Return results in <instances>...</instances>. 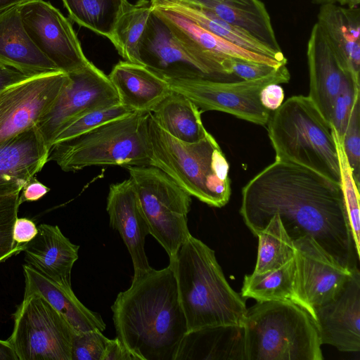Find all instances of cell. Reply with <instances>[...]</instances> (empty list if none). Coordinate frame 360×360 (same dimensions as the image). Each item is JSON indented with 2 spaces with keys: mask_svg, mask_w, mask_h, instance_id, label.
<instances>
[{
  "mask_svg": "<svg viewBox=\"0 0 360 360\" xmlns=\"http://www.w3.org/2000/svg\"><path fill=\"white\" fill-rule=\"evenodd\" d=\"M240 214L255 236L278 215L292 240L309 236L342 266L359 267L340 184L310 169L275 160L243 188Z\"/></svg>",
  "mask_w": 360,
  "mask_h": 360,
  "instance_id": "cell-1",
  "label": "cell"
},
{
  "mask_svg": "<svg viewBox=\"0 0 360 360\" xmlns=\"http://www.w3.org/2000/svg\"><path fill=\"white\" fill-rule=\"evenodd\" d=\"M111 309L117 338L139 360H174L188 330L169 264L133 276Z\"/></svg>",
  "mask_w": 360,
  "mask_h": 360,
  "instance_id": "cell-2",
  "label": "cell"
},
{
  "mask_svg": "<svg viewBox=\"0 0 360 360\" xmlns=\"http://www.w3.org/2000/svg\"><path fill=\"white\" fill-rule=\"evenodd\" d=\"M169 265L175 274L188 331L242 325L245 301L227 282L213 250L191 234Z\"/></svg>",
  "mask_w": 360,
  "mask_h": 360,
  "instance_id": "cell-3",
  "label": "cell"
},
{
  "mask_svg": "<svg viewBox=\"0 0 360 360\" xmlns=\"http://www.w3.org/2000/svg\"><path fill=\"white\" fill-rule=\"evenodd\" d=\"M150 166L158 167L191 196L215 207L231 197L229 166L214 136L207 133L195 143L181 141L147 115Z\"/></svg>",
  "mask_w": 360,
  "mask_h": 360,
  "instance_id": "cell-4",
  "label": "cell"
},
{
  "mask_svg": "<svg viewBox=\"0 0 360 360\" xmlns=\"http://www.w3.org/2000/svg\"><path fill=\"white\" fill-rule=\"evenodd\" d=\"M245 360H322L315 323L301 306L288 300L257 302L247 309Z\"/></svg>",
  "mask_w": 360,
  "mask_h": 360,
  "instance_id": "cell-5",
  "label": "cell"
},
{
  "mask_svg": "<svg viewBox=\"0 0 360 360\" xmlns=\"http://www.w3.org/2000/svg\"><path fill=\"white\" fill-rule=\"evenodd\" d=\"M267 124L276 160L302 165L340 184L332 126L308 96L288 98Z\"/></svg>",
  "mask_w": 360,
  "mask_h": 360,
  "instance_id": "cell-6",
  "label": "cell"
},
{
  "mask_svg": "<svg viewBox=\"0 0 360 360\" xmlns=\"http://www.w3.org/2000/svg\"><path fill=\"white\" fill-rule=\"evenodd\" d=\"M148 113L134 112L53 145L48 161L55 162L65 172L96 165L149 166Z\"/></svg>",
  "mask_w": 360,
  "mask_h": 360,
  "instance_id": "cell-7",
  "label": "cell"
},
{
  "mask_svg": "<svg viewBox=\"0 0 360 360\" xmlns=\"http://www.w3.org/2000/svg\"><path fill=\"white\" fill-rule=\"evenodd\" d=\"M149 234L173 262L191 235L188 214L191 195L154 166H126Z\"/></svg>",
  "mask_w": 360,
  "mask_h": 360,
  "instance_id": "cell-8",
  "label": "cell"
},
{
  "mask_svg": "<svg viewBox=\"0 0 360 360\" xmlns=\"http://www.w3.org/2000/svg\"><path fill=\"white\" fill-rule=\"evenodd\" d=\"M7 340L18 360H72L75 330L41 295L25 293Z\"/></svg>",
  "mask_w": 360,
  "mask_h": 360,
  "instance_id": "cell-9",
  "label": "cell"
},
{
  "mask_svg": "<svg viewBox=\"0 0 360 360\" xmlns=\"http://www.w3.org/2000/svg\"><path fill=\"white\" fill-rule=\"evenodd\" d=\"M290 79L286 65L274 73L256 79L216 81L204 78L167 80L172 91L190 99L203 112L220 111L238 118L265 125L270 111L261 103V90L270 84H285Z\"/></svg>",
  "mask_w": 360,
  "mask_h": 360,
  "instance_id": "cell-10",
  "label": "cell"
},
{
  "mask_svg": "<svg viewBox=\"0 0 360 360\" xmlns=\"http://www.w3.org/2000/svg\"><path fill=\"white\" fill-rule=\"evenodd\" d=\"M139 64L166 80L204 78L216 81L238 79L224 68L192 53L172 34L153 11L138 49Z\"/></svg>",
  "mask_w": 360,
  "mask_h": 360,
  "instance_id": "cell-11",
  "label": "cell"
},
{
  "mask_svg": "<svg viewBox=\"0 0 360 360\" xmlns=\"http://www.w3.org/2000/svg\"><path fill=\"white\" fill-rule=\"evenodd\" d=\"M68 75L69 82L36 124L49 150L57 133L77 117L120 103L108 76L92 63Z\"/></svg>",
  "mask_w": 360,
  "mask_h": 360,
  "instance_id": "cell-12",
  "label": "cell"
},
{
  "mask_svg": "<svg viewBox=\"0 0 360 360\" xmlns=\"http://www.w3.org/2000/svg\"><path fill=\"white\" fill-rule=\"evenodd\" d=\"M19 11L32 42L60 71L69 74L89 63L72 23L51 3L30 0Z\"/></svg>",
  "mask_w": 360,
  "mask_h": 360,
  "instance_id": "cell-13",
  "label": "cell"
},
{
  "mask_svg": "<svg viewBox=\"0 0 360 360\" xmlns=\"http://www.w3.org/2000/svg\"><path fill=\"white\" fill-rule=\"evenodd\" d=\"M295 247V290L297 304L314 318V310L336 297L352 275L315 240L304 236Z\"/></svg>",
  "mask_w": 360,
  "mask_h": 360,
  "instance_id": "cell-14",
  "label": "cell"
},
{
  "mask_svg": "<svg viewBox=\"0 0 360 360\" xmlns=\"http://www.w3.org/2000/svg\"><path fill=\"white\" fill-rule=\"evenodd\" d=\"M63 72L30 77L0 91V144L35 126L69 82Z\"/></svg>",
  "mask_w": 360,
  "mask_h": 360,
  "instance_id": "cell-15",
  "label": "cell"
},
{
  "mask_svg": "<svg viewBox=\"0 0 360 360\" xmlns=\"http://www.w3.org/2000/svg\"><path fill=\"white\" fill-rule=\"evenodd\" d=\"M313 320L321 344L341 352L360 350V271L352 275L339 294L314 310Z\"/></svg>",
  "mask_w": 360,
  "mask_h": 360,
  "instance_id": "cell-16",
  "label": "cell"
},
{
  "mask_svg": "<svg viewBox=\"0 0 360 360\" xmlns=\"http://www.w3.org/2000/svg\"><path fill=\"white\" fill-rule=\"evenodd\" d=\"M152 8L189 51L211 64L223 68L229 74L225 65L228 58L276 67L283 65L273 58L246 50L209 32L177 12L158 6H152Z\"/></svg>",
  "mask_w": 360,
  "mask_h": 360,
  "instance_id": "cell-17",
  "label": "cell"
},
{
  "mask_svg": "<svg viewBox=\"0 0 360 360\" xmlns=\"http://www.w3.org/2000/svg\"><path fill=\"white\" fill-rule=\"evenodd\" d=\"M307 58L308 97L330 123L336 98L348 86L360 84L341 67L317 22L313 25L307 41Z\"/></svg>",
  "mask_w": 360,
  "mask_h": 360,
  "instance_id": "cell-18",
  "label": "cell"
},
{
  "mask_svg": "<svg viewBox=\"0 0 360 360\" xmlns=\"http://www.w3.org/2000/svg\"><path fill=\"white\" fill-rule=\"evenodd\" d=\"M106 210L110 226L119 232L131 256L134 276L150 269L145 251L149 231L129 179L110 185Z\"/></svg>",
  "mask_w": 360,
  "mask_h": 360,
  "instance_id": "cell-19",
  "label": "cell"
},
{
  "mask_svg": "<svg viewBox=\"0 0 360 360\" xmlns=\"http://www.w3.org/2000/svg\"><path fill=\"white\" fill-rule=\"evenodd\" d=\"M49 152L36 125L0 144V194L21 192L48 162Z\"/></svg>",
  "mask_w": 360,
  "mask_h": 360,
  "instance_id": "cell-20",
  "label": "cell"
},
{
  "mask_svg": "<svg viewBox=\"0 0 360 360\" xmlns=\"http://www.w3.org/2000/svg\"><path fill=\"white\" fill-rule=\"evenodd\" d=\"M36 236L25 245L27 264L65 287H71V271L78 259L79 245L73 244L58 226L41 224Z\"/></svg>",
  "mask_w": 360,
  "mask_h": 360,
  "instance_id": "cell-21",
  "label": "cell"
},
{
  "mask_svg": "<svg viewBox=\"0 0 360 360\" xmlns=\"http://www.w3.org/2000/svg\"><path fill=\"white\" fill-rule=\"evenodd\" d=\"M318 25L341 67L359 84L360 9L321 5Z\"/></svg>",
  "mask_w": 360,
  "mask_h": 360,
  "instance_id": "cell-22",
  "label": "cell"
},
{
  "mask_svg": "<svg viewBox=\"0 0 360 360\" xmlns=\"http://www.w3.org/2000/svg\"><path fill=\"white\" fill-rule=\"evenodd\" d=\"M108 77L120 103L133 112H151L171 92L169 82L145 66L120 61Z\"/></svg>",
  "mask_w": 360,
  "mask_h": 360,
  "instance_id": "cell-23",
  "label": "cell"
},
{
  "mask_svg": "<svg viewBox=\"0 0 360 360\" xmlns=\"http://www.w3.org/2000/svg\"><path fill=\"white\" fill-rule=\"evenodd\" d=\"M0 63L31 77L61 72L28 36L19 6L0 14Z\"/></svg>",
  "mask_w": 360,
  "mask_h": 360,
  "instance_id": "cell-24",
  "label": "cell"
},
{
  "mask_svg": "<svg viewBox=\"0 0 360 360\" xmlns=\"http://www.w3.org/2000/svg\"><path fill=\"white\" fill-rule=\"evenodd\" d=\"M243 326H209L188 331L174 360H245Z\"/></svg>",
  "mask_w": 360,
  "mask_h": 360,
  "instance_id": "cell-25",
  "label": "cell"
},
{
  "mask_svg": "<svg viewBox=\"0 0 360 360\" xmlns=\"http://www.w3.org/2000/svg\"><path fill=\"white\" fill-rule=\"evenodd\" d=\"M25 293L37 292L56 309L77 332L98 330L105 323L99 314L86 308L71 287H65L45 276L29 264L23 265Z\"/></svg>",
  "mask_w": 360,
  "mask_h": 360,
  "instance_id": "cell-26",
  "label": "cell"
},
{
  "mask_svg": "<svg viewBox=\"0 0 360 360\" xmlns=\"http://www.w3.org/2000/svg\"><path fill=\"white\" fill-rule=\"evenodd\" d=\"M244 30L281 58H285L277 41L270 15L260 0H188Z\"/></svg>",
  "mask_w": 360,
  "mask_h": 360,
  "instance_id": "cell-27",
  "label": "cell"
},
{
  "mask_svg": "<svg viewBox=\"0 0 360 360\" xmlns=\"http://www.w3.org/2000/svg\"><path fill=\"white\" fill-rule=\"evenodd\" d=\"M152 6L177 12L209 32L246 50L269 56L283 65L288 59L281 58L248 33L226 22L210 10L188 0H150Z\"/></svg>",
  "mask_w": 360,
  "mask_h": 360,
  "instance_id": "cell-28",
  "label": "cell"
},
{
  "mask_svg": "<svg viewBox=\"0 0 360 360\" xmlns=\"http://www.w3.org/2000/svg\"><path fill=\"white\" fill-rule=\"evenodd\" d=\"M150 113L162 129L185 143L198 142L208 132L199 108L185 96L173 91Z\"/></svg>",
  "mask_w": 360,
  "mask_h": 360,
  "instance_id": "cell-29",
  "label": "cell"
},
{
  "mask_svg": "<svg viewBox=\"0 0 360 360\" xmlns=\"http://www.w3.org/2000/svg\"><path fill=\"white\" fill-rule=\"evenodd\" d=\"M294 258L282 266L264 273L245 275L240 295L257 302L288 300L297 304Z\"/></svg>",
  "mask_w": 360,
  "mask_h": 360,
  "instance_id": "cell-30",
  "label": "cell"
},
{
  "mask_svg": "<svg viewBox=\"0 0 360 360\" xmlns=\"http://www.w3.org/2000/svg\"><path fill=\"white\" fill-rule=\"evenodd\" d=\"M151 12L150 1L139 0L129 3L118 17L108 39L125 60L139 64V45Z\"/></svg>",
  "mask_w": 360,
  "mask_h": 360,
  "instance_id": "cell-31",
  "label": "cell"
},
{
  "mask_svg": "<svg viewBox=\"0 0 360 360\" xmlns=\"http://www.w3.org/2000/svg\"><path fill=\"white\" fill-rule=\"evenodd\" d=\"M70 18L97 34L110 36L127 0H62Z\"/></svg>",
  "mask_w": 360,
  "mask_h": 360,
  "instance_id": "cell-32",
  "label": "cell"
},
{
  "mask_svg": "<svg viewBox=\"0 0 360 360\" xmlns=\"http://www.w3.org/2000/svg\"><path fill=\"white\" fill-rule=\"evenodd\" d=\"M257 237L259 243L254 272L261 274L278 269L294 258V242L278 215H274Z\"/></svg>",
  "mask_w": 360,
  "mask_h": 360,
  "instance_id": "cell-33",
  "label": "cell"
},
{
  "mask_svg": "<svg viewBox=\"0 0 360 360\" xmlns=\"http://www.w3.org/2000/svg\"><path fill=\"white\" fill-rule=\"evenodd\" d=\"M332 131L339 160L340 186L345 212L356 252L360 255L359 187L353 178L342 142L333 126Z\"/></svg>",
  "mask_w": 360,
  "mask_h": 360,
  "instance_id": "cell-34",
  "label": "cell"
},
{
  "mask_svg": "<svg viewBox=\"0 0 360 360\" xmlns=\"http://www.w3.org/2000/svg\"><path fill=\"white\" fill-rule=\"evenodd\" d=\"M133 112H134L121 103L89 111L63 127L54 137L51 146L74 139L103 124Z\"/></svg>",
  "mask_w": 360,
  "mask_h": 360,
  "instance_id": "cell-35",
  "label": "cell"
},
{
  "mask_svg": "<svg viewBox=\"0 0 360 360\" xmlns=\"http://www.w3.org/2000/svg\"><path fill=\"white\" fill-rule=\"evenodd\" d=\"M20 192L0 194V263L23 250L25 244L13 239V226L19 208Z\"/></svg>",
  "mask_w": 360,
  "mask_h": 360,
  "instance_id": "cell-36",
  "label": "cell"
},
{
  "mask_svg": "<svg viewBox=\"0 0 360 360\" xmlns=\"http://www.w3.org/2000/svg\"><path fill=\"white\" fill-rule=\"evenodd\" d=\"M343 148L351 168L353 178L360 183V97L351 110L348 123L342 139Z\"/></svg>",
  "mask_w": 360,
  "mask_h": 360,
  "instance_id": "cell-37",
  "label": "cell"
},
{
  "mask_svg": "<svg viewBox=\"0 0 360 360\" xmlns=\"http://www.w3.org/2000/svg\"><path fill=\"white\" fill-rule=\"evenodd\" d=\"M108 340L98 330L75 331L72 344V360H101Z\"/></svg>",
  "mask_w": 360,
  "mask_h": 360,
  "instance_id": "cell-38",
  "label": "cell"
},
{
  "mask_svg": "<svg viewBox=\"0 0 360 360\" xmlns=\"http://www.w3.org/2000/svg\"><path fill=\"white\" fill-rule=\"evenodd\" d=\"M360 97V85L353 84L345 89L335 100L330 117V124L342 141L351 110Z\"/></svg>",
  "mask_w": 360,
  "mask_h": 360,
  "instance_id": "cell-39",
  "label": "cell"
},
{
  "mask_svg": "<svg viewBox=\"0 0 360 360\" xmlns=\"http://www.w3.org/2000/svg\"><path fill=\"white\" fill-rule=\"evenodd\" d=\"M280 66L234 58H228L226 60L229 72L240 80L256 79L268 76L276 72Z\"/></svg>",
  "mask_w": 360,
  "mask_h": 360,
  "instance_id": "cell-40",
  "label": "cell"
},
{
  "mask_svg": "<svg viewBox=\"0 0 360 360\" xmlns=\"http://www.w3.org/2000/svg\"><path fill=\"white\" fill-rule=\"evenodd\" d=\"M262 105L269 111H274L283 102L284 91L278 84H270L264 87L259 94Z\"/></svg>",
  "mask_w": 360,
  "mask_h": 360,
  "instance_id": "cell-41",
  "label": "cell"
},
{
  "mask_svg": "<svg viewBox=\"0 0 360 360\" xmlns=\"http://www.w3.org/2000/svg\"><path fill=\"white\" fill-rule=\"evenodd\" d=\"M35 223L27 218H17L13 226V239L17 244H26L37 234Z\"/></svg>",
  "mask_w": 360,
  "mask_h": 360,
  "instance_id": "cell-42",
  "label": "cell"
},
{
  "mask_svg": "<svg viewBox=\"0 0 360 360\" xmlns=\"http://www.w3.org/2000/svg\"><path fill=\"white\" fill-rule=\"evenodd\" d=\"M101 360H139L118 339H108Z\"/></svg>",
  "mask_w": 360,
  "mask_h": 360,
  "instance_id": "cell-43",
  "label": "cell"
},
{
  "mask_svg": "<svg viewBox=\"0 0 360 360\" xmlns=\"http://www.w3.org/2000/svg\"><path fill=\"white\" fill-rule=\"evenodd\" d=\"M50 188L39 181L34 176L23 186L19 195V205L25 202L37 201L45 195Z\"/></svg>",
  "mask_w": 360,
  "mask_h": 360,
  "instance_id": "cell-44",
  "label": "cell"
},
{
  "mask_svg": "<svg viewBox=\"0 0 360 360\" xmlns=\"http://www.w3.org/2000/svg\"><path fill=\"white\" fill-rule=\"evenodd\" d=\"M31 76L0 63V91L5 88L20 82Z\"/></svg>",
  "mask_w": 360,
  "mask_h": 360,
  "instance_id": "cell-45",
  "label": "cell"
},
{
  "mask_svg": "<svg viewBox=\"0 0 360 360\" xmlns=\"http://www.w3.org/2000/svg\"><path fill=\"white\" fill-rule=\"evenodd\" d=\"M0 360H18L8 341L0 339Z\"/></svg>",
  "mask_w": 360,
  "mask_h": 360,
  "instance_id": "cell-46",
  "label": "cell"
},
{
  "mask_svg": "<svg viewBox=\"0 0 360 360\" xmlns=\"http://www.w3.org/2000/svg\"><path fill=\"white\" fill-rule=\"evenodd\" d=\"M30 0H0V14Z\"/></svg>",
  "mask_w": 360,
  "mask_h": 360,
  "instance_id": "cell-47",
  "label": "cell"
},
{
  "mask_svg": "<svg viewBox=\"0 0 360 360\" xmlns=\"http://www.w3.org/2000/svg\"><path fill=\"white\" fill-rule=\"evenodd\" d=\"M335 3H338L339 6L354 8L359 7L360 0H335Z\"/></svg>",
  "mask_w": 360,
  "mask_h": 360,
  "instance_id": "cell-48",
  "label": "cell"
},
{
  "mask_svg": "<svg viewBox=\"0 0 360 360\" xmlns=\"http://www.w3.org/2000/svg\"><path fill=\"white\" fill-rule=\"evenodd\" d=\"M313 4L323 5L326 4H335V0H311Z\"/></svg>",
  "mask_w": 360,
  "mask_h": 360,
  "instance_id": "cell-49",
  "label": "cell"
}]
</instances>
